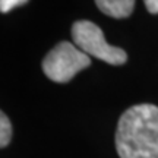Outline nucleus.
I'll use <instances>...</instances> for the list:
<instances>
[{"label":"nucleus","mask_w":158,"mask_h":158,"mask_svg":"<svg viewBox=\"0 0 158 158\" xmlns=\"http://www.w3.org/2000/svg\"><path fill=\"white\" fill-rule=\"evenodd\" d=\"M116 149L120 158H158V107L136 104L118 120Z\"/></svg>","instance_id":"obj_1"},{"label":"nucleus","mask_w":158,"mask_h":158,"mask_svg":"<svg viewBox=\"0 0 158 158\" xmlns=\"http://www.w3.org/2000/svg\"><path fill=\"white\" fill-rule=\"evenodd\" d=\"M91 64V59L72 43L62 41L43 60V70L53 82L64 84Z\"/></svg>","instance_id":"obj_2"},{"label":"nucleus","mask_w":158,"mask_h":158,"mask_svg":"<svg viewBox=\"0 0 158 158\" xmlns=\"http://www.w3.org/2000/svg\"><path fill=\"white\" fill-rule=\"evenodd\" d=\"M75 45L88 56H94L110 64H123L127 60L126 51L110 45L104 38L101 28L91 21H78L72 27Z\"/></svg>","instance_id":"obj_3"},{"label":"nucleus","mask_w":158,"mask_h":158,"mask_svg":"<svg viewBox=\"0 0 158 158\" xmlns=\"http://www.w3.org/2000/svg\"><path fill=\"white\" fill-rule=\"evenodd\" d=\"M97 7L111 18H127L133 12L135 0H95Z\"/></svg>","instance_id":"obj_4"},{"label":"nucleus","mask_w":158,"mask_h":158,"mask_svg":"<svg viewBox=\"0 0 158 158\" xmlns=\"http://www.w3.org/2000/svg\"><path fill=\"white\" fill-rule=\"evenodd\" d=\"M12 139V124L3 111L0 114V147L5 148L9 145Z\"/></svg>","instance_id":"obj_5"},{"label":"nucleus","mask_w":158,"mask_h":158,"mask_svg":"<svg viewBox=\"0 0 158 158\" xmlns=\"http://www.w3.org/2000/svg\"><path fill=\"white\" fill-rule=\"evenodd\" d=\"M28 0H0V10L2 13H7L18 6L25 5Z\"/></svg>","instance_id":"obj_6"},{"label":"nucleus","mask_w":158,"mask_h":158,"mask_svg":"<svg viewBox=\"0 0 158 158\" xmlns=\"http://www.w3.org/2000/svg\"><path fill=\"white\" fill-rule=\"evenodd\" d=\"M149 13H158V0H143Z\"/></svg>","instance_id":"obj_7"}]
</instances>
